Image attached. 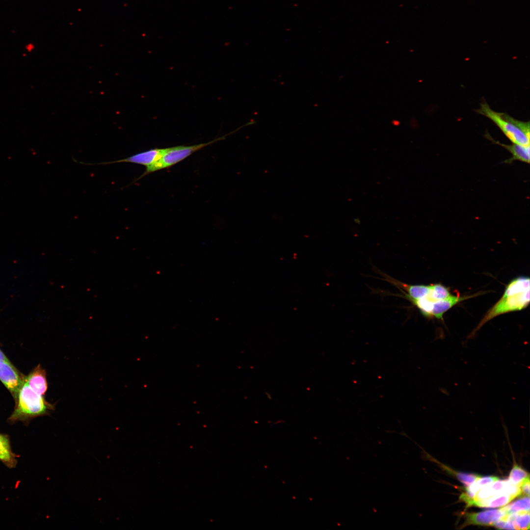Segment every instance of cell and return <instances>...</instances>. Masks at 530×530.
<instances>
[{
  "mask_svg": "<svg viewBox=\"0 0 530 530\" xmlns=\"http://www.w3.org/2000/svg\"><path fill=\"white\" fill-rule=\"evenodd\" d=\"M530 303V278L521 276L512 280L506 287L501 298L486 314L476 328L468 336L473 337L489 320L500 315L526 308Z\"/></svg>",
  "mask_w": 530,
  "mask_h": 530,
  "instance_id": "cell-1",
  "label": "cell"
},
{
  "mask_svg": "<svg viewBox=\"0 0 530 530\" xmlns=\"http://www.w3.org/2000/svg\"><path fill=\"white\" fill-rule=\"evenodd\" d=\"M15 399V407L7 420L10 424L22 422L28 424L34 418L50 415L55 409L54 404L46 401L42 395L36 393L25 381Z\"/></svg>",
  "mask_w": 530,
  "mask_h": 530,
  "instance_id": "cell-2",
  "label": "cell"
},
{
  "mask_svg": "<svg viewBox=\"0 0 530 530\" xmlns=\"http://www.w3.org/2000/svg\"><path fill=\"white\" fill-rule=\"evenodd\" d=\"M476 112L491 120L512 143L530 146V123L515 119L508 114L493 110L485 102Z\"/></svg>",
  "mask_w": 530,
  "mask_h": 530,
  "instance_id": "cell-3",
  "label": "cell"
},
{
  "mask_svg": "<svg viewBox=\"0 0 530 530\" xmlns=\"http://www.w3.org/2000/svg\"><path fill=\"white\" fill-rule=\"evenodd\" d=\"M225 136L215 138L207 143L190 146H177L164 148L160 158L151 165L146 167L144 173L135 181H137L146 175L151 173L169 168L186 159L193 153L201 149L222 140Z\"/></svg>",
  "mask_w": 530,
  "mask_h": 530,
  "instance_id": "cell-4",
  "label": "cell"
},
{
  "mask_svg": "<svg viewBox=\"0 0 530 530\" xmlns=\"http://www.w3.org/2000/svg\"><path fill=\"white\" fill-rule=\"evenodd\" d=\"M24 376L8 360H0V380L15 398L24 381Z\"/></svg>",
  "mask_w": 530,
  "mask_h": 530,
  "instance_id": "cell-5",
  "label": "cell"
},
{
  "mask_svg": "<svg viewBox=\"0 0 530 530\" xmlns=\"http://www.w3.org/2000/svg\"><path fill=\"white\" fill-rule=\"evenodd\" d=\"M164 148H154L136 153L131 156L116 160L103 162L97 164L107 165L115 163H132L147 167L158 160L161 157Z\"/></svg>",
  "mask_w": 530,
  "mask_h": 530,
  "instance_id": "cell-6",
  "label": "cell"
},
{
  "mask_svg": "<svg viewBox=\"0 0 530 530\" xmlns=\"http://www.w3.org/2000/svg\"><path fill=\"white\" fill-rule=\"evenodd\" d=\"M484 136L494 144L506 149L511 154V157L504 160V163L510 164L514 161H520L526 163H530V146L526 147L514 143L512 144L502 143L494 139L488 132H486Z\"/></svg>",
  "mask_w": 530,
  "mask_h": 530,
  "instance_id": "cell-7",
  "label": "cell"
},
{
  "mask_svg": "<svg viewBox=\"0 0 530 530\" xmlns=\"http://www.w3.org/2000/svg\"><path fill=\"white\" fill-rule=\"evenodd\" d=\"M505 515L506 513L502 508L477 513H467L465 523L466 525H492Z\"/></svg>",
  "mask_w": 530,
  "mask_h": 530,
  "instance_id": "cell-8",
  "label": "cell"
},
{
  "mask_svg": "<svg viewBox=\"0 0 530 530\" xmlns=\"http://www.w3.org/2000/svg\"><path fill=\"white\" fill-rule=\"evenodd\" d=\"M24 381L36 393L43 396L47 392L48 384L46 371L40 365H37L26 376Z\"/></svg>",
  "mask_w": 530,
  "mask_h": 530,
  "instance_id": "cell-9",
  "label": "cell"
},
{
  "mask_svg": "<svg viewBox=\"0 0 530 530\" xmlns=\"http://www.w3.org/2000/svg\"><path fill=\"white\" fill-rule=\"evenodd\" d=\"M18 457L12 450L9 435L0 432V461L8 468L13 469L17 465Z\"/></svg>",
  "mask_w": 530,
  "mask_h": 530,
  "instance_id": "cell-10",
  "label": "cell"
},
{
  "mask_svg": "<svg viewBox=\"0 0 530 530\" xmlns=\"http://www.w3.org/2000/svg\"><path fill=\"white\" fill-rule=\"evenodd\" d=\"M510 483V482L508 479L505 480H499V479L486 484L477 493L473 500L472 505L476 501L487 499L499 493L506 492L509 494L508 486Z\"/></svg>",
  "mask_w": 530,
  "mask_h": 530,
  "instance_id": "cell-11",
  "label": "cell"
},
{
  "mask_svg": "<svg viewBox=\"0 0 530 530\" xmlns=\"http://www.w3.org/2000/svg\"><path fill=\"white\" fill-rule=\"evenodd\" d=\"M499 479L494 476H488L480 477L467 486L466 491L463 492L460 496V499L467 504V506H471L473 500L477 493L484 486Z\"/></svg>",
  "mask_w": 530,
  "mask_h": 530,
  "instance_id": "cell-12",
  "label": "cell"
},
{
  "mask_svg": "<svg viewBox=\"0 0 530 530\" xmlns=\"http://www.w3.org/2000/svg\"><path fill=\"white\" fill-rule=\"evenodd\" d=\"M468 297H460L458 295L450 294L447 298L436 302L432 304L430 318L435 317L439 319H443L444 314L459 302L466 299Z\"/></svg>",
  "mask_w": 530,
  "mask_h": 530,
  "instance_id": "cell-13",
  "label": "cell"
},
{
  "mask_svg": "<svg viewBox=\"0 0 530 530\" xmlns=\"http://www.w3.org/2000/svg\"><path fill=\"white\" fill-rule=\"evenodd\" d=\"M515 497L506 492H503L494 495L487 499L477 501L474 503L473 505L480 507L493 508L503 506L513 500Z\"/></svg>",
  "mask_w": 530,
  "mask_h": 530,
  "instance_id": "cell-14",
  "label": "cell"
},
{
  "mask_svg": "<svg viewBox=\"0 0 530 530\" xmlns=\"http://www.w3.org/2000/svg\"><path fill=\"white\" fill-rule=\"evenodd\" d=\"M398 286L405 292V296L411 302L422 298L426 295L430 290V285H407L401 283H397Z\"/></svg>",
  "mask_w": 530,
  "mask_h": 530,
  "instance_id": "cell-15",
  "label": "cell"
},
{
  "mask_svg": "<svg viewBox=\"0 0 530 530\" xmlns=\"http://www.w3.org/2000/svg\"><path fill=\"white\" fill-rule=\"evenodd\" d=\"M504 518L511 522L515 530L530 529V511H520L506 514Z\"/></svg>",
  "mask_w": 530,
  "mask_h": 530,
  "instance_id": "cell-16",
  "label": "cell"
},
{
  "mask_svg": "<svg viewBox=\"0 0 530 530\" xmlns=\"http://www.w3.org/2000/svg\"><path fill=\"white\" fill-rule=\"evenodd\" d=\"M450 294L448 288L441 284H436L430 285L428 293L424 297L433 303L447 298Z\"/></svg>",
  "mask_w": 530,
  "mask_h": 530,
  "instance_id": "cell-17",
  "label": "cell"
},
{
  "mask_svg": "<svg viewBox=\"0 0 530 530\" xmlns=\"http://www.w3.org/2000/svg\"><path fill=\"white\" fill-rule=\"evenodd\" d=\"M530 497H525L502 507L506 514L520 511H530Z\"/></svg>",
  "mask_w": 530,
  "mask_h": 530,
  "instance_id": "cell-18",
  "label": "cell"
},
{
  "mask_svg": "<svg viewBox=\"0 0 530 530\" xmlns=\"http://www.w3.org/2000/svg\"><path fill=\"white\" fill-rule=\"evenodd\" d=\"M529 474L521 467L514 465L510 471L508 479L513 484L520 485Z\"/></svg>",
  "mask_w": 530,
  "mask_h": 530,
  "instance_id": "cell-19",
  "label": "cell"
},
{
  "mask_svg": "<svg viewBox=\"0 0 530 530\" xmlns=\"http://www.w3.org/2000/svg\"><path fill=\"white\" fill-rule=\"evenodd\" d=\"M456 477L465 485L468 486L476 480L480 478L481 477L471 474L455 472L450 471Z\"/></svg>",
  "mask_w": 530,
  "mask_h": 530,
  "instance_id": "cell-20",
  "label": "cell"
},
{
  "mask_svg": "<svg viewBox=\"0 0 530 530\" xmlns=\"http://www.w3.org/2000/svg\"><path fill=\"white\" fill-rule=\"evenodd\" d=\"M492 526L499 529L515 530L512 523L504 518L494 523Z\"/></svg>",
  "mask_w": 530,
  "mask_h": 530,
  "instance_id": "cell-21",
  "label": "cell"
},
{
  "mask_svg": "<svg viewBox=\"0 0 530 530\" xmlns=\"http://www.w3.org/2000/svg\"><path fill=\"white\" fill-rule=\"evenodd\" d=\"M520 489L521 493L526 495L527 496H530V477L528 476L521 483Z\"/></svg>",
  "mask_w": 530,
  "mask_h": 530,
  "instance_id": "cell-22",
  "label": "cell"
},
{
  "mask_svg": "<svg viewBox=\"0 0 530 530\" xmlns=\"http://www.w3.org/2000/svg\"><path fill=\"white\" fill-rule=\"evenodd\" d=\"M9 360L7 357L5 355L3 352L0 349V360Z\"/></svg>",
  "mask_w": 530,
  "mask_h": 530,
  "instance_id": "cell-23",
  "label": "cell"
}]
</instances>
